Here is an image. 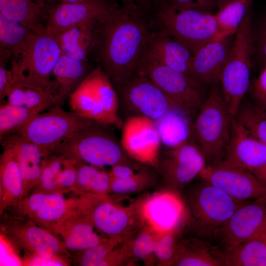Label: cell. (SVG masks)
Returning <instances> with one entry per match:
<instances>
[{
    "label": "cell",
    "instance_id": "1",
    "mask_svg": "<svg viewBox=\"0 0 266 266\" xmlns=\"http://www.w3.org/2000/svg\"><path fill=\"white\" fill-rule=\"evenodd\" d=\"M138 6H115L95 24L89 54L118 88L137 71L154 30Z\"/></svg>",
    "mask_w": 266,
    "mask_h": 266
},
{
    "label": "cell",
    "instance_id": "2",
    "mask_svg": "<svg viewBox=\"0 0 266 266\" xmlns=\"http://www.w3.org/2000/svg\"><path fill=\"white\" fill-rule=\"evenodd\" d=\"M94 122L59 145L52 154L100 168L134 164L111 127Z\"/></svg>",
    "mask_w": 266,
    "mask_h": 266
},
{
    "label": "cell",
    "instance_id": "3",
    "mask_svg": "<svg viewBox=\"0 0 266 266\" xmlns=\"http://www.w3.org/2000/svg\"><path fill=\"white\" fill-rule=\"evenodd\" d=\"M183 199L187 211L185 225L203 238L215 237L234 211L245 202L233 198L204 181L190 189Z\"/></svg>",
    "mask_w": 266,
    "mask_h": 266
},
{
    "label": "cell",
    "instance_id": "4",
    "mask_svg": "<svg viewBox=\"0 0 266 266\" xmlns=\"http://www.w3.org/2000/svg\"><path fill=\"white\" fill-rule=\"evenodd\" d=\"M68 100L71 111L81 117L118 128L122 126L117 92L99 65L71 93Z\"/></svg>",
    "mask_w": 266,
    "mask_h": 266
},
{
    "label": "cell",
    "instance_id": "5",
    "mask_svg": "<svg viewBox=\"0 0 266 266\" xmlns=\"http://www.w3.org/2000/svg\"><path fill=\"white\" fill-rule=\"evenodd\" d=\"M251 15L250 9L236 33L219 79L221 92L232 117L236 114L250 85L251 58L254 49Z\"/></svg>",
    "mask_w": 266,
    "mask_h": 266
},
{
    "label": "cell",
    "instance_id": "6",
    "mask_svg": "<svg viewBox=\"0 0 266 266\" xmlns=\"http://www.w3.org/2000/svg\"><path fill=\"white\" fill-rule=\"evenodd\" d=\"M152 19L156 29L182 43L192 54L205 44L220 39L211 12L161 4Z\"/></svg>",
    "mask_w": 266,
    "mask_h": 266
},
{
    "label": "cell",
    "instance_id": "7",
    "mask_svg": "<svg viewBox=\"0 0 266 266\" xmlns=\"http://www.w3.org/2000/svg\"><path fill=\"white\" fill-rule=\"evenodd\" d=\"M233 118L228 110L221 90L216 87L208 95L196 114L193 126L197 143L210 164L224 159Z\"/></svg>",
    "mask_w": 266,
    "mask_h": 266
},
{
    "label": "cell",
    "instance_id": "8",
    "mask_svg": "<svg viewBox=\"0 0 266 266\" xmlns=\"http://www.w3.org/2000/svg\"><path fill=\"white\" fill-rule=\"evenodd\" d=\"M165 94L173 107L195 117L208 95L203 85L190 76L143 56L137 71Z\"/></svg>",
    "mask_w": 266,
    "mask_h": 266
},
{
    "label": "cell",
    "instance_id": "9",
    "mask_svg": "<svg viewBox=\"0 0 266 266\" xmlns=\"http://www.w3.org/2000/svg\"><path fill=\"white\" fill-rule=\"evenodd\" d=\"M80 195L77 209L107 237L127 240L141 226L138 201L124 206L113 200L108 195Z\"/></svg>",
    "mask_w": 266,
    "mask_h": 266
},
{
    "label": "cell",
    "instance_id": "10",
    "mask_svg": "<svg viewBox=\"0 0 266 266\" xmlns=\"http://www.w3.org/2000/svg\"><path fill=\"white\" fill-rule=\"evenodd\" d=\"M94 122L56 105L37 113L15 132L51 155L59 145Z\"/></svg>",
    "mask_w": 266,
    "mask_h": 266
},
{
    "label": "cell",
    "instance_id": "11",
    "mask_svg": "<svg viewBox=\"0 0 266 266\" xmlns=\"http://www.w3.org/2000/svg\"><path fill=\"white\" fill-rule=\"evenodd\" d=\"M61 52L59 44L45 30L35 33L21 55L13 58V78L36 85L48 91L52 71Z\"/></svg>",
    "mask_w": 266,
    "mask_h": 266
},
{
    "label": "cell",
    "instance_id": "12",
    "mask_svg": "<svg viewBox=\"0 0 266 266\" xmlns=\"http://www.w3.org/2000/svg\"><path fill=\"white\" fill-rule=\"evenodd\" d=\"M116 91L119 110L122 109L126 118L141 116L156 121L173 108L162 90L146 75L138 71Z\"/></svg>",
    "mask_w": 266,
    "mask_h": 266
},
{
    "label": "cell",
    "instance_id": "13",
    "mask_svg": "<svg viewBox=\"0 0 266 266\" xmlns=\"http://www.w3.org/2000/svg\"><path fill=\"white\" fill-rule=\"evenodd\" d=\"M1 230L15 244L40 259L62 262L68 255L56 234L26 217L5 219Z\"/></svg>",
    "mask_w": 266,
    "mask_h": 266
},
{
    "label": "cell",
    "instance_id": "14",
    "mask_svg": "<svg viewBox=\"0 0 266 266\" xmlns=\"http://www.w3.org/2000/svg\"><path fill=\"white\" fill-rule=\"evenodd\" d=\"M141 226L157 235L180 231L186 224V208L178 192L169 189L148 195L138 201Z\"/></svg>",
    "mask_w": 266,
    "mask_h": 266
},
{
    "label": "cell",
    "instance_id": "15",
    "mask_svg": "<svg viewBox=\"0 0 266 266\" xmlns=\"http://www.w3.org/2000/svg\"><path fill=\"white\" fill-rule=\"evenodd\" d=\"M199 145L190 140L167 148L159 158L157 167L167 188L180 192L207 166Z\"/></svg>",
    "mask_w": 266,
    "mask_h": 266
},
{
    "label": "cell",
    "instance_id": "16",
    "mask_svg": "<svg viewBox=\"0 0 266 266\" xmlns=\"http://www.w3.org/2000/svg\"><path fill=\"white\" fill-rule=\"evenodd\" d=\"M199 176L239 201L266 197V185L252 172L225 160L207 165Z\"/></svg>",
    "mask_w": 266,
    "mask_h": 266
},
{
    "label": "cell",
    "instance_id": "17",
    "mask_svg": "<svg viewBox=\"0 0 266 266\" xmlns=\"http://www.w3.org/2000/svg\"><path fill=\"white\" fill-rule=\"evenodd\" d=\"M121 143L133 160L157 167L162 141L155 121L141 116L126 118L121 127Z\"/></svg>",
    "mask_w": 266,
    "mask_h": 266
},
{
    "label": "cell",
    "instance_id": "18",
    "mask_svg": "<svg viewBox=\"0 0 266 266\" xmlns=\"http://www.w3.org/2000/svg\"><path fill=\"white\" fill-rule=\"evenodd\" d=\"M266 229V197L246 201L217 232L224 250L258 235Z\"/></svg>",
    "mask_w": 266,
    "mask_h": 266
},
{
    "label": "cell",
    "instance_id": "19",
    "mask_svg": "<svg viewBox=\"0 0 266 266\" xmlns=\"http://www.w3.org/2000/svg\"><path fill=\"white\" fill-rule=\"evenodd\" d=\"M117 4L111 0L60 3L46 7L45 31L51 34L78 25L96 23Z\"/></svg>",
    "mask_w": 266,
    "mask_h": 266
},
{
    "label": "cell",
    "instance_id": "20",
    "mask_svg": "<svg viewBox=\"0 0 266 266\" xmlns=\"http://www.w3.org/2000/svg\"><path fill=\"white\" fill-rule=\"evenodd\" d=\"M76 203L77 199L67 200L62 193L34 192L25 198L17 207L23 216L54 233Z\"/></svg>",
    "mask_w": 266,
    "mask_h": 266
},
{
    "label": "cell",
    "instance_id": "21",
    "mask_svg": "<svg viewBox=\"0 0 266 266\" xmlns=\"http://www.w3.org/2000/svg\"><path fill=\"white\" fill-rule=\"evenodd\" d=\"M224 160L253 173L266 167V145L253 136L233 117Z\"/></svg>",
    "mask_w": 266,
    "mask_h": 266
},
{
    "label": "cell",
    "instance_id": "22",
    "mask_svg": "<svg viewBox=\"0 0 266 266\" xmlns=\"http://www.w3.org/2000/svg\"><path fill=\"white\" fill-rule=\"evenodd\" d=\"M232 44L230 37L210 41L200 47L191 58L190 76L202 85H218Z\"/></svg>",
    "mask_w": 266,
    "mask_h": 266
},
{
    "label": "cell",
    "instance_id": "23",
    "mask_svg": "<svg viewBox=\"0 0 266 266\" xmlns=\"http://www.w3.org/2000/svg\"><path fill=\"white\" fill-rule=\"evenodd\" d=\"M0 142L9 145L16 155L23 179V200L37 186L50 155L17 132L5 136Z\"/></svg>",
    "mask_w": 266,
    "mask_h": 266
},
{
    "label": "cell",
    "instance_id": "24",
    "mask_svg": "<svg viewBox=\"0 0 266 266\" xmlns=\"http://www.w3.org/2000/svg\"><path fill=\"white\" fill-rule=\"evenodd\" d=\"M192 55L184 44L156 28L154 29L151 33L143 55L189 76Z\"/></svg>",
    "mask_w": 266,
    "mask_h": 266
},
{
    "label": "cell",
    "instance_id": "25",
    "mask_svg": "<svg viewBox=\"0 0 266 266\" xmlns=\"http://www.w3.org/2000/svg\"><path fill=\"white\" fill-rule=\"evenodd\" d=\"M99 232L77 205L56 228L54 233L61 235L67 250L82 251L107 239L109 237Z\"/></svg>",
    "mask_w": 266,
    "mask_h": 266
},
{
    "label": "cell",
    "instance_id": "26",
    "mask_svg": "<svg viewBox=\"0 0 266 266\" xmlns=\"http://www.w3.org/2000/svg\"><path fill=\"white\" fill-rule=\"evenodd\" d=\"M91 70L88 60H80L61 54L52 71L48 89L56 106L64 104Z\"/></svg>",
    "mask_w": 266,
    "mask_h": 266
},
{
    "label": "cell",
    "instance_id": "27",
    "mask_svg": "<svg viewBox=\"0 0 266 266\" xmlns=\"http://www.w3.org/2000/svg\"><path fill=\"white\" fill-rule=\"evenodd\" d=\"M0 157V213L18 207L22 200L23 182L19 165L12 148L2 144Z\"/></svg>",
    "mask_w": 266,
    "mask_h": 266
},
{
    "label": "cell",
    "instance_id": "28",
    "mask_svg": "<svg viewBox=\"0 0 266 266\" xmlns=\"http://www.w3.org/2000/svg\"><path fill=\"white\" fill-rule=\"evenodd\" d=\"M171 266H226L223 252L196 238L179 241Z\"/></svg>",
    "mask_w": 266,
    "mask_h": 266
},
{
    "label": "cell",
    "instance_id": "29",
    "mask_svg": "<svg viewBox=\"0 0 266 266\" xmlns=\"http://www.w3.org/2000/svg\"><path fill=\"white\" fill-rule=\"evenodd\" d=\"M96 23L78 25L51 34L59 44L61 54L80 60H88Z\"/></svg>",
    "mask_w": 266,
    "mask_h": 266
},
{
    "label": "cell",
    "instance_id": "30",
    "mask_svg": "<svg viewBox=\"0 0 266 266\" xmlns=\"http://www.w3.org/2000/svg\"><path fill=\"white\" fill-rule=\"evenodd\" d=\"M6 100L9 103L31 109L38 113L56 106L53 96L46 90L13 78Z\"/></svg>",
    "mask_w": 266,
    "mask_h": 266
},
{
    "label": "cell",
    "instance_id": "31",
    "mask_svg": "<svg viewBox=\"0 0 266 266\" xmlns=\"http://www.w3.org/2000/svg\"><path fill=\"white\" fill-rule=\"evenodd\" d=\"M0 12L35 33L45 30L47 19L45 9L32 0H0Z\"/></svg>",
    "mask_w": 266,
    "mask_h": 266
},
{
    "label": "cell",
    "instance_id": "32",
    "mask_svg": "<svg viewBox=\"0 0 266 266\" xmlns=\"http://www.w3.org/2000/svg\"><path fill=\"white\" fill-rule=\"evenodd\" d=\"M223 255L226 266H266V229Z\"/></svg>",
    "mask_w": 266,
    "mask_h": 266
},
{
    "label": "cell",
    "instance_id": "33",
    "mask_svg": "<svg viewBox=\"0 0 266 266\" xmlns=\"http://www.w3.org/2000/svg\"><path fill=\"white\" fill-rule=\"evenodd\" d=\"M35 33L21 23L0 12V52L19 57L29 46Z\"/></svg>",
    "mask_w": 266,
    "mask_h": 266
},
{
    "label": "cell",
    "instance_id": "34",
    "mask_svg": "<svg viewBox=\"0 0 266 266\" xmlns=\"http://www.w3.org/2000/svg\"><path fill=\"white\" fill-rule=\"evenodd\" d=\"M254 0H231L215 14L220 39L236 33Z\"/></svg>",
    "mask_w": 266,
    "mask_h": 266
},
{
    "label": "cell",
    "instance_id": "35",
    "mask_svg": "<svg viewBox=\"0 0 266 266\" xmlns=\"http://www.w3.org/2000/svg\"><path fill=\"white\" fill-rule=\"evenodd\" d=\"M234 118L253 136L266 145V113L256 103L244 99Z\"/></svg>",
    "mask_w": 266,
    "mask_h": 266
},
{
    "label": "cell",
    "instance_id": "36",
    "mask_svg": "<svg viewBox=\"0 0 266 266\" xmlns=\"http://www.w3.org/2000/svg\"><path fill=\"white\" fill-rule=\"evenodd\" d=\"M38 112L6 102L0 107V139L16 132Z\"/></svg>",
    "mask_w": 266,
    "mask_h": 266
},
{
    "label": "cell",
    "instance_id": "37",
    "mask_svg": "<svg viewBox=\"0 0 266 266\" xmlns=\"http://www.w3.org/2000/svg\"><path fill=\"white\" fill-rule=\"evenodd\" d=\"M157 234L150 229L141 226L136 235L130 239L132 255L134 260L142 261L144 264L152 265L156 262L154 247Z\"/></svg>",
    "mask_w": 266,
    "mask_h": 266
},
{
    "label": "cell",
    "instance_id": "38",
    "mask_svg": "<svg viewBox=\"0 0 266 266\" xmlns=\"http://www.w3.org/2000/svg\"><path fill=\"white\" fill-rule=\"evenodd\" d=\"M125 240L108 238L95 246L78 252L77 263L81 266H102L104 261L112 250Z\"/></svg>",
    "mask_w": 266,
    "mask_h": 266
},
{
    "label": "cell",
    "instance_id": "39",
    "mask_svg": "<svg viewBox=\"0 0 266 266\" xmlns=\"http://www.w3.org/2000/svg\"><path fill=\"white\" fill-rule=\"evenodd\" d=\"M180 233V231H177L157 235L154 256L159 265L171 266L179 242L178 237Z\"/></svg>",
    "mask_w": 266,
    "mask_h": 266
},
{
    "label": "cell",
    "instance_id": "40",
    "mask_svg": "<svg viewBox=\"0 0 266 266\" xmlns=\"http://www.w3.org/2000/svg\"><path fill=\"white\" fill-rule=\"evenodd\" d=\"M151 180L150 175L144 171H137L125 179L111 177L110 193L121 196L138 192L148 186Z\"/></svg>",
    "mask_w": 266,
    "mask_h": 266
},
{
    "label": "cell",
    "instance_id": "41",
    "mask_svg": "<svg viewBox=\"0 0 266 266\" xmlns=\"http://www.w3.org/2000/svg\"><path fill=\"white\" fill-rule=\"evenodd\" d=\"M76 166L77 178L72 190L80 194H89L101 168L81 162H76Z\"/></svg>",
    "mask_w": 266,
    "mask_h": 266
},
{
    "label": "cell",
    "instance_id": "42",
    "mask_svg": "<svg viewBox=\"0 0 266 266\" xmlns=\"http://www.w3.org/2000/svg\"><path fill=\"white\" fill-rule=\"evenodd\" d=\"M76 161L65 158L64 166L57 177L60 191L65 193L73 188L77 178Z\"/></svg>",
    "mask_w": 266,
    "mask_h": 266
},
{
    "label": "cell",
    "instance_id": "43",
    "mask_svg": "<svg viewBox=\"0 0 266 266\" xmlns=\"http://www.w3.org/2000/svg\"><path fill=\"white\" fill-rule=\"evenodd\" d=\"M11 54L6 52H0V103L7 102L6 99L13 82V75L10 69L6 67V62Z\"/></svg>",
    "mask_w": 266,
    "mask_h": 266
},
{
    "label": "cell",
    "instance_id": "44",
    "mask_svg": "<svg viewBox=\"0 0 266 266\" xmlns=\"http://www.w3.org/2000/svg\"><path fill=\"white\" fill-rule=\"evenodd\" d=\"M162 4L178 8L195 9L209 12L218 7L217 0H165Z\"/></svg>",
    "mask_w": 266,
    "mask_h": 266
},
{
    "label": "cell",
    "instance_id": "45",
    "mask_svg": "<svg viewBox=\"0 0 266 266\" xmlns=\"http://www.w3.org/2000/svg\"><path fill=\"white\" fill-rule=\"evenodd\" d=\"M57 180V177L52 170L46 161L42 169L39 183L34 192L62 193L59 188Z\"/></svg>",
    "mask_w": 266,
    "mask_h": 266
},
{
    "label": "cell",
    "instance_id": "46",
    "mask_svg": "<svg viewBox=\"0 0 266 266\" xmlns=\"http://www.w3.org/2000/svg\"><path fill=\"white\" fill-rule=\"evenodd\" d=\"M137 166L134 164L121 163L111 167L109 172L112 177L125 179L137 172Z\"/></svg>",
    "mask_w": 266,
    "mask_h": 266
},
{
    "label": "cell",
    "instance_id": "47",
    "mask_svg": "<svg viewBox=\"0 0 266 266\" xmlns=\"http://www.w3.org/2000/svg\"><path fill=\"white\" fill-rule=\"evenodd\" d=\"M259 26L257 36L258 49L260 57L266 64V16Z\"/></svg>",
    "mask_w": 266,
    "mask_h": 266
},
{
    "label": "cell",
    "instance_id": "48",
    "mask_svg": "<svg viewBox=\"0 0 266 266\" xmlns=\"http://www.w3.org/2000/svg\"><path fill=\"white\" fill-rule=\"evenodd\" d=\"M265 95H266V64L255 80L253 87V96Z\"/></svg>",
    "mask_w": 266,
    "mask_h": 266
},
{
    "label": "cell",
    "instance_id": "49",
    "mask_svg": "<svg viewBox=\"0 0 266 266\" xmlns=\"http://www.w3.org/2000/svg\"><path fill=\"white\" fill-rule=\"evenodd\" d=\"M253 97L254 102L266 113V95Z\"/></svg>",
    "mask_w": 266,
    "mask_h": 266
},
{
    "label": "cell",
    "instance_id": "50",
    "mask_svg": "<svg viewBox=\"0 0 266 266\" xmlns=\"http://www.w3.org/2000/svg\"><path fill=\"white\" fill-rule=\"evenodd\" d=\"M259 180L266 185V167L253 173Z\"/></svg>",
    "mask_w": 266,
    "mask_h": 266
},
{
    "label": "cell",
    "instance_id": "51",
    "mask_svg": "<svg viewBox=\"0 0 266 266\" xmlns=\"http://www.w3.org/2000/svg\"><path fill=\"white\" fill-rule=\"evenodd\" d=\"M36 4L41 6L45 9V7L54 4L56 0H32Z\"/></svg>",
    "mask_w": 266,
    "mask_h": 266
},
{
    "label": "cell",
    "instance_id": "52",
    "mask_svg": "<svg viewBox=\"0 0 266 266\" xmlns=\"http://www.w3.org/2000/svg\"><path fill=\"white\" fill-rule=\"evenodd\" d=\"M125 6H138V3L141 2V0H120Z\"/></svg>",
    "mask_w": 266,
    "mask_h": 266
},
{
    "label": "cell",
    "instance_id": "53",
    "mask_svg": "<svg viewBox=\"0 0 266 266\" xmlns=\"http://www.w3.org/2000/svg\"><path fill=\"white\" fill-rule=\"evenodd\" d=\"M56 0L57 1H58L60 3H78V2L96 1H104V0Z\"/></svg>",
    "mask_w": 266,
    "mask_h": 266
},
{
    "label": "cell",
    "instance_id": "54",
    "mask_svg": "<svg viewBox=\"0 0 266 266\" xmlns=\"http://www.w3.org/2000/svg\"><path fill=\"white\" fill-rule=\"evenodd\" d=\"M231 0H217L218 9H220Z\"/></svg>",
    "mask_w": 266,
    "mask_h": 266
},
{
    "label": "cell",
    "instance_id": "55",
    "mask_svg": "<svg viewBox=\"0 0 266 266\" xmlns=\"http://www.w3.org/2000/svg\"><path fill=\"white\" fill-rule=\"evenodd\" d=\"M156 2L158 3L159 4L163 3L165 0H154Z\"/></svg>",
    "mask_w": 266,
    "mask_h": 266
},
{
    "label": "cell",
    "instance_id": "56",
    "mask_svg": "<svg viewBox=\"0 0 266 266\" xmlns=\"http://www.w3.org/2000/svg\"><path fill=\"white\" fill-rule=\"evenodd\" d=\"M112 0L114 2H115V3H117V0Z\"/></svg>",
    "mask_w": 266,
    "mask_h": 266
}]
</instances>
